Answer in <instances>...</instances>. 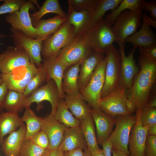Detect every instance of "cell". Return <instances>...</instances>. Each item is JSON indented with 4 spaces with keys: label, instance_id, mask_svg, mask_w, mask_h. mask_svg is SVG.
<instances>
[{
    "label": "cell",
    "instance_id": "e0dca14e",
    "mask_svg": "<svg viewBox=\"0 0 156 156\" xmlns=\"http://www.w3.org/2000/svg\"><path fill=\"white\" fill-rule=\"evenodd\" d=\"M67 127L60 123L50 114L43 118L41 130L46 134L49 140L48 149L51 151L61 145Z\"/></svg>",
    "mask_w": 156,
    "mask_h": 156
},
{
    "label": "cell",
    "instance_id": "8d00e7d4",
    "mask_svg": "<svg viewBox=\"0 0 156 156\" xmlns=\"http://www.w3.org/2000/svg\"><path fill=\"white\" fill-rule=\"evenodd\" d=\"M46 150L37 146L29 139H25L21 145L20 156H41Z\"/></svg>",
    "mask_w": 156,
    "mask_h": 156
},
{
    "label": "cell",
    "instance_id": "74e56055",
    "mask_svg": "<svg viewBox=\"0 0 156 156\" xmlns=\"http://www.w3.org/2000/svg\"><path fill=\"white\" fill-rule=\"evenodd\" d=\"M99 0H69L67 3L77 12L94 10Z\"/></svg>",
    "mask_w": 156,
    "mask_h": 156
},
{
    "label": "cell",
    "instance_id": "5b68a950",
    "mask_svg": "<svg viewBox=\"0 0 156 156\" xmlns=\"http://www.w3.org/2000/svg\"><path fill=\"white\" fill-rule=\"evenodd\" d=\"M142 11L126 10L119 15L112 27L115 42L125 43L127 38L137 31L140 25Z\"/></svg>",
    "mask_w": 156,
    "mask_h": 156
},
{
    "label": "cell",
    "instance_id": "ee69618b",
    "mask_svg": "<svg viewBox=\"0 0 156 156\" xmlns=\"http://www.w3.org/2000/svg\"><path fill=\"white\" fill-rule=\"evenodd\" d=\"M143 10L146 12H150L151 17L156 21V1H144L143 5Z\"/></svg>",
    "mask_w": 156,
    "mask_h": 156
},
{
    "label": "cell",
    "instance_id": "ab89813d",
    "mask_svg": "<svg viewBox=\"0 0 156 156\" xmlns=\"http://www.w3.org/2000/svg\"><path fill=\"white\" fill-rule=\"evenodd\" d=\"M26 0H4V3L0 5V15L11 14L19 10Z\"/></svg>",
    "mask_w": 156,
    "mask_h": 156
},
{
    "label": "cell",
    "instance_id": "f546056e",
    "mask_svg": "<svg viewBox=\"0 0 156 156\" xmlns=\"http://www.w3.org/2000/svg\"><path fill=\"white\" fill-rule=\"evenodd\" d=\"M80 126L90 152L99 148L97 141L94 123L91 114L80 120Z\"/></svg>",
    "mask_w": 156,
    "mask_h": 156
},
{
    "label": "cell",
    "instance_id": "30bf717a",
    "mask_svg": "<svg viewBox=\"0 0 156 156\" xmlns=\"http://www.w3.org/2000/svg\"><path fill=\"white\" fill-rule=\"evenodd\" d=\"M35 9L31 0L27 1L19 11L6 16L5 21L11 25L13 29L19 30L29 37L35 39L36 30L29 14L30 10Z\"/></svg>",
    "mask_w": 156,
    "mask_h": 156
},
{
    "label": "cell",
    "instance_id": "9a60e30c",
    "mask_svg": "<svg viewBox=\"0 0 156 156\" xmlns=\"http://www.w3.org/2000/svg\"><path fill=\"white\" fill-rule=\"evenodd\" d=\"M93 40L95 51L103 53L115 41L112 26L103 18L94 25Z\"/></svg>",
    "mask_w": 156,
    "mask_h": 156
},
{
    "label": "cell",
    "instance_id": "f35d334b",
    "mask_svg": "<svg viewBox=\"0 0 156 156\" xmlns=\"http://www.w3.org/2000/svg\"><path fill=\"white\" fill-rule=\"evenodd\" d=\"M140 121L142 126L148 128L156 125V108L145 106L141 109Z\"/></svg>",
    "mask_w": 156,
    "mask_h": 156
},
{
    "label": "cell",
    "instance_id": "d4e9b609",
    "mask_svg": "<svg viewBox=\"0 0 156 156\" xmlns=\"http://www.w3.org/2000/svg\"><path fill=\"white\" fill-rule=\"evenodd\" d=\"M67 19L58 15L48 19H42L34 26L35 29V39L45 40L55 33Z\"/></svg>",
    "mask_w": 156,
    "mask_h": 156
},
{
    "label": "cell",
    "instance_id": "680465c9",
    "mask_svg": "<svg viewBox=\"0 0 156 156\" xmlns=\"http://www.w3.org/2000/svg\"><path fill=\"white\" fill-rule=\"evenodd\" d=\"M31 1H32L35 4H36L37 6L40 8V6L37 0H31Z\"/></svg>",
    "mask_w": 156,
    "mask_h": 156
},
{
    "label": "cell",
    "instance_id": "7402d4cb",
    "mask_svg": "<svg viewBox=\"0 0 156 156\" xmlns=\"http://www.w3.org/2000/svg\"><path fill=\"white\" fill-rule=\"evenodd\" d=\"M26 126L24 123L19 129L10 133L3 140V152L6 156H20L22 143L25 139Z\"/></svg>",
    "mask_w": 156,
    "mask_h": 156
},
{
    "label": "cell",
    "instance_id": "836d02e7",
    "mask_svg": "<svg viewBox=\"0 0 156 156\" xmlns=\"http://www.w3.org/2000/svg\"><path fill=\"white\" fill-rule=\"evenodd\" d=\"M144 1L143 0H122L115 10L107 15L105 19L112 26L117 17L125 10L132 11H142Z\"/></svg>",
    "mask_w": 156,
    "mask_h": 156
},
{
    "label": "cell",
    "instance_id": "60d3db41",
    "mask_svg": "<svg viewBox=\"0 0 156 156\" xmlns=\"http://www.w3.org/2000/svg\"><path fill=\"white\" fill-rule=\"evenodd\" d=\"M29 139L33 143L42 148L48 149L49 140L47 136L43 131L40 130Z\"/></svg>",
    "mask_w": 156,
    "mask_h": 156
},
{
    "label": "cell",
    "instance_id": "7bdbcfd3",
    "mask_svg": "<svg viewBox=\"0 0 156 156\" xmlns=\"http://www.w3.org/2000/svg\"><path fill=\"white\" fill-rule=\"evenodd\" d=\"M140 55L149 60L156 62V44L144 47H139Z\"/></svg>",
    "mask_w": 156,
    "mask_h": 156
},
{
    "label": "cell",
    "instance_id": "6f0895ef",
    "mask_svg": "<svg viewBox=\"0 0 156 156\" xmlns=\"http://www.w3.org/2000/svg\"><path fill=\"white\" fill-rule=\"evenodd\" d=\"M50 152V151L48 149H47L41 156H49Z\"/></svg>",
    "mask_w": 156,
    "mask_h": 156
},
{
    "label": "cell",
    "instance_id": "7c38bea8",
    "mask_svg": "<svg viewBox=\"0 0 156 156\" xmlns=\"http://www.w3.org/2000/svg\"><path fill=\"white\" fill-rule=\"evenodd\" d=\"M116 42L119 46L121 60L119 85L127 91L131 87L134 78L139 71L133 58L136 48L133 47L126 56L125 53V43L120 42Z\"/></svg>",
    "mask_w": 156,
    "mask_h": 156
},
{
    "label": "cell",
    "instance_id": "d6986e66",
    "mask_svg": "<svg viewBox=\"0 0 156 156\" xmlns=\"http://www.w3.org/2000/svg\"><path fill=\"white\" fill-rule=\"evenodd\" d=\"M103 54L94 51L81 62L78 80L80 93L89 83L96 66L105 57Z\"/></svg>",
    "mask_w": 156,
    "mask_h": 156
},
{
    "label": "cell",
    "instance_id": "44dd1931",
    "mask_svg": "<svg viewBox=\"0 0 156 156\" xmlns=\"http://www.w3.org/2000/svg\"><path fill=\"white\" fill-rule=\"evenodd\" d=\"M147 17L146 12L142 15L141 29L128 37L126 40L125 41L132 43L133 47H147L156 44L155 34L148 23Z\"/></svg>",
    "mask_w": 156,
    "mask_h": 156
},
{
    "label": "cell",
    "instance_id": "3957f363",
    "mask_svg": "<svg viewBox=\"0 0 156 156\" xmlns=\"http://www.w3.org/2000/svg\"><path fill=\"white\" fill-rule=\"evenodd\" d=\"M74 30L67 19L52 36L43 41L41 55L44 59L56 57L60 51L74 39Z\"/></svg>",
    "mask_w": 156,
    "mask_h": 156
},
{
    "label": "cell",
    "instance_id": "2e32d148",
    "mask_svg": "<svg viewBox=\"0 0 156 156\" xmlns=\"http://www.w3.org/2000/svg\"><path fill=\"white\" fill-rule=\"evenodd\" d=\"M94 11L77 12L68 5L67 18L74 27V38L84 36L94 25Z\"/></svg>",
    "mask_w": 156,
    "mask_h": 156
},
{
    "label": "cell",
    "instance_id": "277c9868",
    "mask_svg": "<svg viewBox=\"0 0 156 156\" xmlns=\"http://www.w3.org/2000/svg\"><path fill=\"white\" fill-rule=\"evenodd\" d=\"M105 53L107 64L105 82L101 92V99L116 90L120 85L121 60L119 50L113 44Z\"/></svg>",
    "mask_w": 156,
    "mask_h": 156
},
{
    "label": "cell",
    "instance_id": "db71d44e",
    "mask_svg": "<svg viewBox=\"0 0 156 156\" xmlns=\"http://www.w3.org/2000/svg\"><path fill=\"white\" fill-rule=\"evenodd\" d=\"M112 156H129V155L115 149L112 148Z\"/></svg>",
    "mask_w": 156,
    "mask_h": 156
},
{
    "label": "cell",
    "instance_id": "b9f144b4",
    "mask_svg": "<svg viewBox=\"0 0 156 156\" xmlns=\"http://www.w3.org/2000/svg\"><path fill=\"white\" fill-rule=\"evenodd\" d=\"M145 152L146 156H156V136L147 135Z\"/></svg>",
    "mask_w": 156,
    "mask_h": 156
},
{
    "label": "cell",
    "instance_id": "6da1fadb",
    "mask_svg": "<svg viewBox=\"0 0 156 156\" xmlns=\"http://www.w3.org/2000/svg\"><path fill=\"white\" fill-rule=\"evenodd\" d=\"M138 63L140 70L127 93V98L135 103L137 109H141L146 105L151 90L155 82L156 62L140 55Z\"/></svg>",
    "mask_w": 156,
    "mask_h": 156
},
{
    "label": "cell",
    "instance_id": "52a82bcc",
    "mask_svg": "<svg viewBox=\"0 0 156 156\" xmlns=\"http://www.w3.org/2000/svg\"><path fill=\"white\" fill-rule=\"evenodd\" d=\"M116 127L108 139L112 148L129 155L128 142L131 131L135 123V116L121 115L116 116Z\"/></svg>",
    "mask_w": 156,
    "mask_h": 156
},
{
    "label": "cell",
    "instance_id": "603a6c76",
    "mask_svg": "<svg viewBox=\"0 0 156 156\" xmlns=\"http://www.w3.org/2000/svg\"><path fill=\"white\" fill-rule=\"evenodd\" d=\"M42 64L48 81L52 79L56 84L59 92V99H64L65 94L62 90V85L64 72L66 68L56 57L44 59Z\"/></svg>",
    "mask_w": 156,
    "mask_h": 156
},
{
    "label": "cell",
    "instance_id": "ba28073f",
    "mask_svg": "<svg viewBox=\"0 0 156 156\" xmlns=\"http://www.w3.org/2000/svg\"><path fill=\"white\" fill-rule=\"evenodd\" d=\"M31 63L23 48L8 47L0 54V70L2 73L13 74L14 70L24 68Z\"/></svg>",
    "mask_w": 156,
    "mask_h": 156
},
{
    "label": "cell",
    "instance_id": "94428289",
    "mask_svg": "<svg viewBox=\"0 0 156 156\" xmlns=\"http://www.w3.org/2000/svg\"><path fill=\"white\" fill-rule=\"evenodd\" d=\"M4 1V0H0V1Z\"/></svg>",
    "mask_w": 156,
    "mask_h": 156
},
{
    "label": "cell",
    "instance_id": "8fae6325",
    "mask_svg": "<svg viewBox=\"0 0 156 156\" xmlns=\"http://www.w3.org/2000/svg\"><path fill=\"white\" fill-rule=\"evenodd\" d=\"M14 47L23 48L27 54L30 62L38 68L42 64L41 53L42 43L44 40L31 38L21 31L10 29Z\"/></svg>",
    "mask_w": 156,
    "mask_h": 156
},
{
    "label": "cell",
    "instance_id": "4fadbf2b",
    "mask_svg": "<svg viewBox=\"0 0 156 156\" xmlns=\"http://www.w3.org/2000/svg\"><path fill=\"white\" fill-rule=\"evenodd\" d=\"M59 99V94L57 86L54 80L50 79L45 85L36 90L27 97L25 108L30 107L33 103H36L39 105L42 101H47L51 104V114L54 115Z\"/></svg>",
    "mask_w": 156,
    "mask_h": 156
},
{
    "label": "cell",
    "instance_id": "83f0119b",
    "mask_svg": "<svg viewBox=\"0 0 156 156\" xmlns=\"http://www.w3.org/2000/svg\"><path fill=\"white\" fill-rule=\"evenodd\" d=\"M18 114L9 112L0 113V144L2 145L3 138L8 134L15 131L24 124Z\"/></svg>",
    "mask_w": 156,
    "mask_h": 156
},
{
    "label": "cell",
    "instance_id": "bcb514c9",
    "mask_svg": "<svg viewBox=\"0 0 156 156\" xmlns=\"http://www.w3.org/2000/svg\"><path fill=\"white\" fill-rule=\"evenodd\" d=\"M85 153L83 149L77 148L63 152L62 156H85Z\"/></svg>",
    "mask_w": 156,
    "mask_h": 156
},
{
    "label": "cell",
    "instance_id": "d6a6232c",
    "mask_svg": "<svg viewBox=\"0 0 156 156\" xmlns=\"http://www.w3.org/2000/svg\"><path fill=\"white\" fill-rule=\"evenodd\" d=\"M22 121L26 124V132L25 139H29L41 130L43 118L37 116L30 107L25 108Z\"/></svg>",
    "mask_w": 156,
    "mask_h": 156
},
{
    "label": "cell",
    "instance_id": "d590c367",
    "mask_svg": "<svg viewBox=\"0 0 156 156\" xmlns=\"http://www.w3.org/2000/svg\"><path fill=\"white\" fill-rule=\"evenodd\" d=\"M122 0H99L94 11L95 23L103 18L106 12L110 10L113 11L118 7Z\"/></svg>",
    "mask_w": 156,
    "mask_h": 156
},
{
    "label": "cell",
    "instance_id": "4316f807",
    "mask_svg": "<svg viewBox=\"0 0 156 156\" xmlns=\"http://www.w3.org/2000/svg\"><path fill=\"white\" fill-rule=\"evenodd\" d=\"M81 62L69 67L64 72L62 87V90L66 95H74L80 94L78 80Z\"/></svg>",
    "mask_w": 156,
    "mask_h": 156
},
{
    "label": "cell",
    "instance_id": "c3c4849f",
    "mask_svg": "<svg viewBox=\"0 0 156 156\" xmlns=\"http://www.w3.org/2000/svg\"><path fill=\"white\" fill-rule=\"evenodd\" d=\"M127 109L129 113L132 115L136 112L137 108L135 103L131 100L127 98L125 102Z\"/></svg>",
    "mask_w": 156,
    "mask_h": 156
},
{
    "label": "cell",
    "instance_id": "8992f818",
    "mask_svg": "<svg viewBox=\"0 0 156 156\" xmlns=\"http://www.w3.org/2000/svg\"><path fill=\"white\" fill-rule=\"evenodd\" d=\"M106 64L105 57L96 66L89 83L80 92L89 106L93 109L100 108L101 94L105 82Z\"/></svg>",
    "mask_w": 156,
    "mask_h": 156
},
{
    "label": "cell",
    "instance_id": "7dc6e473",
    "mask_svg": "<svg viewBox=\"0 0 156 156\" xmlns=\"http://www.w3.org/2000/svg\"><path fill=\"white\" fill-rule=\"evenodd\" d=\"M101 145L103 148L105 156H112V146L108 139L103 143Z\"/></svg>",
    "mask_w": 156,
    "mask_h": 156
},
{
    "label": "cell",
    "instance_id": "f1b7e54d",
    "mask_svg": "<svg viewBox=\"0 0 156 156\" xmlns=\"http://www.w3.org/2000/svg\"><path fill=\"white\" fill-rule=\"evenodd\" d=\"M27 97L23 93L8 90L3 104V108L8 112L18 114L25 108Z\"/></svg>",
    "mask_w": 156,
    "mask_h": 156
},
{
    "label": "cell",
    "instance_id": "816d5d0a",
    "mask_svg": "<svg viewBox=\"0 0 156 156\" xmlns=\"http://www.w3.org/2000/svg\"><path fill=\"white\" fill-rule=\"evenodd\" d=\"M147 135L156 136V125H152L148 128Z\"/></svg>",
    "mask_w": 156,
    "mask_h": 156
},
{
    "label": "cell",
    "instance_id": "ffe728a7",
    "mask_svg": "<svg viewBox=\"0 0 156 156\" xmlns=\"http://www.w3.org/2000/svg\"><path fill=\"white\" fill-rule=\"evenodd\" d=\"M38 68L31 63L26 68L24 75L22 77L14 74L1 73L0 75L3 82L9 90H13L23 93L26 86L37 72Z\"/></svg>",
    "mask_w": 156,
    "mask_h": 156
},
{
    "label": "cell",
    "instance_id": "4dcf8cb0",
    "mask_svg": "<svg viewBox=\"0 0 156 156\" xmlns=\"http://www.w3.org/2000/svg\"><path fill=\"white\" fill-rule=\"evenodd\" d=\"M49 13L56 14L62 18H67V14L61 8L58 0H46L37 11L30 15L34 26L45 14Z\"/></svg>",
    "mask_w": 156,
    "mask_h": 156
},
{
    "label": "cell",
    "instance_id": "91938a15",
    "mask_svg": "<svg viewBox=\"0 0 156 156\" xmlns=\"http://www.w3.org/2000/svg\"><path fill=\"white\" fill-rule=\"evenodd\" d=\"M2 83H3L2 80V78L0 75V84H1Z\"/></svg>",
    "mask_w": 156,
    "mask_h": 156
},
{
    "label": "cell",
    "instance_id": "f5cc1de1",
    "mask_svg": "<svg viewBox=\"0 0 156 156\" xmlns=\"http://www.w3.org/2000/svg\"><path fill=\"white\" fill-rule=\"evenodd\" d=\"M90 153L91 156H105L103 149H101L99 148Z\"/></svg>",
    "mask_w": 156,
    "mask_h": 156
},
{
    "label": "cell",
    "instance_id": "5bb4252c",
    "mask_svg": "<svg viewBox=\"0 0 156 156\" xmlns=\"http://www.w3.org/2000/svg\"><path fill=\"white\" fill-rule=\"evenodd\" d=\"M136 122L131 131L128 148L130 156H146L145 145L148 128L142 125L141 109L136 111Z\"/></svg>",
    "mask_w": 156,
    "mask_h": 156
},
{
    "label": "cell",
    "instance_id": "9f6ffc18",
    "mask_svg": "<svg viewBox=\"0 0 156 156\" xmlns=\"http://www.w3.org/2000/svg\"><path fill=\"white\" fill-rule=\"evenodd\" d=\"M84 150L85 153V156H91L90 152L88 147L85 149Z\"/></svg>",
    "mask_w": 156,
    "mask_h": 156
},
{
    "label": "cell",
    "instance_id": "484cf974",
    "mask_svg": "<svg viewBox=\"0 0 156 156\" xmlns=\"http://www.w3.org/2000/svg\"><path fill=\"white\" fill-rule=\"evenodd\" d=\"M64 99L71 113L79 120L91 114L92 109L81 94L74 95L65 94Z\"/></svg>",
    "mask_w": 156,
    "mask_h": 156
},
{
    "label": "cell",
    "instance_id": "9c48e42d",
    "mask_svg": "<svg viewBox=\"0 0 156 156\" xmlns=\"http://www.w3.org/2000/svg\"><path fill=\"white\" fill-rule=\"evenodd\" d=\"M127 91L119 85L108 95L101 99L100 108L106 115L114 118L121 115H132L128 112L126 106Z\"/></svg>",
    "mask_w": 156,
    "mask_h": 156
},
{
    "label": "cell",
    "instance_id": "e575fe53",
    "mask_svg": "<svg viewBox=\"0 0 156 156\" xmlns=\"http://www.w3.org/2000/svg\"><path fill=\"white\" fill-rule=\"evenodd\" d=\"M47 78L44 67L42 64L38 68V70L26 86L23 94L26 97L29 96L36 90L42 86L47 81Z\"/></svg>",
    "mask_w": 156,
    "mask_h": 156
},
{
    "label": "cell",
    "instance_id": "1f68e13d",
    "mask_svg": "<svg viewBox=\"0 0 156 156\" xmlns=\"http://www.w3.org/2000/svg\"><path fill=\"white\" fill-rule=\"evenodd\" d=\"M60 123L68 127L80 126V121L75 117L69 110L64 99H59L54 115Z\"/></svg>",
    "mask_w": 156,
    "mask_h": 156
},
{
    "label": "cell",
    "instance_id": "6125c7cd",
    "mask_svg": "<svg viewBox=\"0 0 156 156\" xmlns=\"http://www.w3.org/2000/svg\"><path fill=\"white\" fill-rule=\"evenodd\" d=\"M1 37H2V36H1V35H0V38Z\"/></svg>",
    "mask_w": 156,
    "mask_h": 156
},
{
    "label": "cell",
    "instance_id": "7a4b0ae2",
    "mask_svg": "<svg viewBox=\"0 0 156 156\" xmlns=\"http://www.w3.org/2000/svg\"><path fill=\"white\" fill-rule=\"evenodd\" d=\"M94 25L85 35L75 38L59 52L56 58L66 69L81 62L95 51L93 40Z\"/></svg>",
    "mask_w": 156,
    "mask_h": 156
},
{
    "label": "cell",
    "instance_id": "f6af8a7d",
    "mask_svg": "<svg viewBox=\"0 0 156 156\" xmlns=\"http://www.w3.org/2000/svg\"><path fill=\"white\" fill-rule=\"evenodd\" d=\"M8 89L3 82L0 84V112L3 109V104Z\"/></svg>",
    "mask_w": 156,
    "mask_h": 156
},
{
    "label": "cell",
    "instance_id": "ac0fdd59",
    "mask_svg": "<svg viewBox=\"0 0 156 156\" xmlns=\"http://www.w3.org/2000/svg\"><path fill=\"white\" fill-rule=\"evenodd\" d=\"M91 112L96 126L97 143L101 145L110 136L115 124L116 119L106 115L100 108L92 109Z\"/></svg>",
    "mask_w": 156,
    "mask_h": 156
},
{
    "label": "cell",
    "instance_id": "cb8c5ba5",
    "mask_svg": "<svg viewBox=\"0 0 156 156\" xmlns=\"http://www.w3.org/2000/svg\"><path fill=\"white\" fill-rule=\"evenodd\" d=\"M60 146L63 152L77 148L84 150L88 147L80 126L67 127Z\"/></svg>",
    "mask_w": 156,
    "mask_h": 156
},
{
    "label": "cell",
    "instance_id": "f907efd6",
    "mask_svg": "<svg viewBox=\"0 0 156 156\" xmlns=\"http://www.w3.org/2000/svg\"><path fill=\"white\" fill-rule=\"evenodd\" d=\"M63 152L60 146L58 148L51 151L49 156H62Z\"/></svg>",
    "mask_w": 156,
    "mask_h": 156
},
{
    "label": "cell",
    "instance_id": "681fc988",
    "mask_svg": "<svg viewBox=\"0 0 156 156\" xmlns=\"http://www.w3.org/2000/svg\"><path fill=\"white\" fill-rule=\"evenodd\" d=\"M145 106L150 108H156V94L152 96L149 99H148L147 103Z\"/></svg>",
    "mask_w": 156,
    "mask_h": 156
},
{
    "label": "cell",
    "instance_id": "11a10c76",
    "mask_svg": "<svg viewBox=\"0 0 156 156\" xmlns=\"http://www.w3.org/2000/svg\"><path fill=\"white\" fill-rule=\"evenodd\" d=\"M147 21L148 24L150 26H152L156 28V21L153 20L151 17H147Z\"/></svg>",
    "mask_w": 156,
    "mask_h": 156
}]
</instances>
